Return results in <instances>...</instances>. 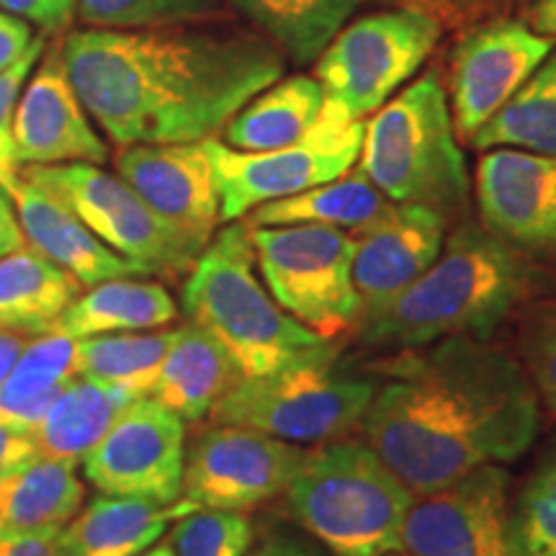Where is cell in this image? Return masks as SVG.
I'll return each instance as SVG.
<instances>
[{
  "label": "cell",
  "mask_w": 556,
  "mask_h": 556,
  "mask_svg": "<svg viewBox=\"0 0 556 556\" xmlns=\"http://www.w3.org/2000/svg\"><path fill=\"white\" fill-rule=\"evenodd\" d=\"M441 39V21L420 5L368 13L340 29L315 60L325 93L323 116L364 122L426 65Z\"/></svg>",
  "instance_id": "8"
},
{
  "label": "cell",
  "mask_w": 556,
  "mask_h": 556,
  "mask_svg": "<svg viewBox=\"0 0 556 556\" xmlns=\"http://www.w3.org/2000/svg\"><path fill=\"white\" fill-rule=\"evenodd\" d=\"M75 340L65 336H37L26 340L0 384V422L18 430H34L60 389L75 379Z\"/></svg>",
  "instance_id": "30"
},
{
  "label": "cell",
  "mask_w": 556,
  "mask_h": 556,
  "mask_svg": "<svg viewBox=\"0 0 556 556\" xmlns=\"http://www.w3.org/2000/svg\"><path fill=\"white\" fill-rule=\"evenodd\" d=\"M13 206L24 229L26 245L78 278L83 289L96 287L109 278L144 274L137 263L103 245L60 199L26 178H21Z\"/></svg>",
  "instance_id": "20"
},
{
  "label": "cell",
  "mask_w": 556,
  "mask_h": 556,
  "mask_svg": "<svg viewBox=\"0 0 556 556\" xmlns=\"http://www.w3.org/2000/svg\"><path fill=\"white\" fill-rule=\"evenodd\" d=\"M245 556H332L302 528H274Z\"/></svg>",
  "instance_id": "39"
},
{
  "label": "cell",
  "mask_w": 556,
  "mask_h": 556,
  "mask_svg": "<svg viewBox=\"0 0 556 556\" xmlns=\"http://www.w3.org/2000/svg\"><path fill=\"white\" fill-rule=\"evenodd\" d=\"M389 204L392 201L366 178L364 170L351 168L345 176L315 189L255 206L245 222L250 227L323 225L353 235L377 219Z\"/></svg>",
  "instance_id": "28"
},
{
  "label": "cell",
  "mask_w": 556,
  "mask_h": 556,
  "mask_svg": "<svg viewBox=\"0 0 556 556\" xmlns=\"http://www.w3.org/2000/svg\"><path fill=\"white\" fill-rule=\"evenodd\" d=\"M139 400L122 387L99 384L90 379H70L31 430L41 456L78 464L106 435L116 417Z\"/></svg>",
  "instance_id": "27"
},
{
  "label": "cell",
  "mask_w": 556,
  "mask_h": 556,
  "mask_svg": "<svg viewBox=\"0 0 556 556\" xmlns=\"http://www.w3.org/2000/svg\"><path fill=\"white\" fill-rule=\"evenodd\" d=\"M518 358L541 402L556 415V299L526 309L518 330Z\"/></svg>",
  "instance_id": "36"
},
{
  "label": "cell",
  "mask_w": 556,
  "mask_h": 556,
  "mask_svg": "<svg viewBox=\"0 0 556 556\" xmlns=\"http://www.w3.org/2000/svg\"><path fill=\"white\" fill-rule=\"evenodd\" d=\"M358 168L392 204L430 206L448 222L464 217L469 170L438 67L374 111Z\"/></svg>",
  "instance_id": "6"
},
{
  "label": "cell",
  "mask_w": 556,
  "mask_h": 556,
  "mask_svg": "<svg viewBox=\"0 0 556 556\" xmlns=\"http://www.w3.org/2000/svg\"><path fill=\"white\" fill-rule=\"evenodd\" d=\"M379 377L340 358L338 345L266 377H242L214 407L217 426H242L278 441L328 443L361 426Z\"/></svg>",
  "instance_id": "7"
},
{
  "label": "cell",
  "mask_w": 556,
  "mask_h": 556,
  "mask_svg": "<svg viewBox=\"0 0 556 556\" xmlns=\"http://www.w3.org/2000/svg\"><path fill=\"white\" fill-rule=\"evenodd\" d=\"M477 150H526L556 157V50L469 139Z\"/></svg>",
  "instance_id": "31"
},
{
  "label": "cell",
  "mask_w": 556,
  "mask_h": 556,
  "mask_svg": "<svg viewBox=\"0 0 556 556\" xmlns=\"http://www.w3.org/2000/svg\"><path fill=\"white\" fill-rule=\"evenodd\" d=\"M250 240L261 281L289 317L325 340L358 330L356 240L351 232L323 225H276L250 227Z\"/></svg>",
  "instance_id": "9"
},
{
  "label": "cell",
  "mask_w": 556,
  "mask_h": 556,
  "mask_svg": "<svg viewBox=\"0 0 556 556\" xmlns=\"http://www.w3.org/2000/svg\"><path fill=\"white\" fill-rule=\"evenodd\" d=\"M448 225L451 222L430 206L389 204L377 219L353 232V283L361 323L377 317L433 266L446 242Z\"/></svg>",
  "instance_id": "19"
},
{
  "label": "cell",
  "mask_w": 556,
  "mask_h": 556,
  "mask_svg": "<svg viewBox=\"0 0 556 556\" xmlns=\"http://www.w3.org/2000/svg\"><path fill=\"white\" fill-rule=\"evenodd\" d=\"M554 50L523 21L497 18L477 26L451 52L448 109L456 135L471 139Z\"/></svg>",
  "instance_id": "15"
},
{
  "label": "cell",
  "mask_w": 556,
  "mask_h": 556,
  "mask_svg": "<svg viewBox=\"0 0 556 556\" xmlns=\"http://www.w3.org/2000/svg\"><path fill=\"white\" fill-rule=\"evenodd\" d=\"M304 446L242 426H217L186 448L184 495L199 510L248 513L283 495Z\"/></svg>",
  "instance_id": "12"
},
{
  "label": "cell",
  "mask_w": 556,
  "mask_h": 556,
  "mask_svg": "<svg viewBox=\"0 0 556 556\" xmlns=\"http://www.w3.org/2000/svg\"><path fill=\"white\" fill-rule=\"evenodd\" d=\"M283 500L332 556H384L400 552L415 492L366 441L336 438L307 451Z\"/></svg>",
  "instance_id": "5"
},
{
  "label": "cell",
  "mask_w": 556,
  "mask_h": 556,
  "mask_svg": "<svg viewBox=\"0 0 556 556\" xmlns=\"http://www.w3.org/2000/svg\"><path fill=\"white\" fill-rule=\"evenodd\" d=\"M137 556H176V554H173L170 544H155V546H150L148 552L137 554Z\"/></svg>",
  "instance_id": "47"
},
{
  "label": "cell",
  "mask_w": 556,
  "mask_h": 556,
  "mask_svg": "<svg viewBox=\"0 0 556 556\" xmlns=\"http://www.w3.org/2000/svg\"><path fill=\"white\" fill-rule=\"evenodd\" d=\"M26 340H29V338L16 336V332L0 330V384H3V379L9 377L13 361H16L18 353L24 351Z\"/></svg>",
  "instance_id": "45"
},
{
  "label": "cell",
  "mask_w": 556,
  "mask_h": 556,
  "mask_svg": "<svg viewBox=\"0 0 556 556\" xmlns=\"http://www.w3.org/2000/svg\"><path fill=\"white\" fill-rule=\"evenodd\" d=\"M83 106L111 142H201L287 73L274 41L238 26L83 29L62 39Z\"/></svg>",
  "instance_id": "1"
},
{
  "label": "cell",
  "mask_w": 556,
  "mask_h": 556,
  "mask_svg": "<svg viewBox=\"0 0 556 556\" xmlns=\"http://www.w3.org/2000/svg\"><path fill=\"white\" fill-rule=\"evenodd\" d=\"M325 109V93L312 75H289L261 90L242 106L227 127L222 142L242 152L287 148L307 137Z\"/></svg>",
  "instance_id": "26"
},
{
  "label": "cell",
  "mask_w": 556,
  "mask_h": 556,
  "mask_svg": "<svg viewBox=\"0 0 556 556\" xmlns=\"http://www.w3.org/2000/svg\"><path fill=\"white\" fill-rule=\"evenodd\" d=\"M513 556H556V435L507 503Z\"/></svg>",
  "instance_id": "33"
},
{
  "label": "cell",
  "mask_w": 556,
  "mask_h": 556,
  "mask_svg": "<svg viewBox=\"0 0 556 556\" xmlns=\"http://www.w3.org/2000/svg\"><path fill=\"white\" fill-rule=\"evenodd\" d=\"M80 464L103 495L176 503L184 495L186 422L157 400L139 397Z\"/></svg>",
  "instance_id": "13"
},
{
  "label": "cell",
  "mask_w": 556,
  "mask_h": 556,
  "mask_svg": "<svg viewBox=\"0 0 556 556\" xmlns=\"http://www.w3.org/2000/svg\"><path fill=\"white\" fill-rule=\"evenodd\" d=\"M80 291L78 278L29 245L0 255V330L47 336Z\"/></svg>",
  "instance_id": "25"
},
{
  "label": "cell",
  "mask_w": 556,
  "mask_h": 556,
  "mask_svg": "<svg viewBox=\"0 0 556 556\" xmlns=\"http://www.w3.org/2000/svg\"><path fill=\"white\" fill-rule=\"evenodd\" d=\"M34 37H37V31L31 29L29 21L0 11V73L24 58Z\"/></svg>",
  "instance_id": "41"
},
{
  "label": "cell",
  "mask_w": 556,
  "mask_h": 556,
  "mask_svg": "<svg viewBox=\"0 0 556 556\" xmlns=\"http://www.w3.org/2000/svg\"><path fill=\"white\" fill-rule=\"evenodd\" d=\"M39 456L41 454L37 443H34L31 430H18L0 422V482Z\"/></svg>",
  "instance_id": "40"
},
{
  "label": "cell",
  "mask_w": 556,
  "mask_h": 556,
  "mask_svg": "<svg viewBox=\"0 0 556 556\" xmlns=\"http://www.w3.org/2000/svg\"><path fill=\"white\" fill-rule=\"evenodd\" d=\"M193 510L199 507L186 497L155 503L99 492L62 528L60 541L67 556H137L155 546L176 520Z\"/></svg>",
  "instance_id": "21"
},
{
  "label": "cell",
  "mask_w": 556,
  "mask_h": 556,
  "mask_svg": "<svg viewBox=\"0 0 556 556\" xmlns=\"http://www.w3.org/2000/svg\"><path fill=\"white\" fill-rule=\"evenodd\" d=\"M78 0H0V11L37 24L39 31L58 37L70 26Z\"/></svg>",
  "instance_id": "38"
},
{
  "label": "cell",
  "mask_w": 556,
  "mask_h": 556,
  "mask_svg": "<svg viewBox=\"0 0 556 556\" xmlns=\"http://www.w3.org/2000/svg\"><path fill=\"white\" fill-rule=\"evenodd\" d=\"M86 484L78 464L39 456L0 482V533L54 536L78 516Z\"/></svg>",
  "instance_id": "23"
},
{
  "label": "cell",
  "mask_w": 556,
  "mask_h": 556,
  "mask_svg": "<svg viewBox=\"0 0 556 556\" xmlns=\"http://www.w3.org/2000/svg\"><path fill=\"white\" fill-rule=\"evenodd\" d=\"M482 225L528 258H556V157L497 148L477 165Z\"/></svg>",
  "instance_id": "16"
},
{
  "label": "cell",
  "mask_w": 556,
  "mask_h": 556,
  "mask_svg": "<svg viewBox=\"0 0 556 556\" xmlns=\"http://www.w3.org/2000/svg\"><path fill=\"white\" fill-rule=\"evenodd\" d=\"M377 371L361 428L417 495L486 464H510L541 433V397L520 358L482 338L402 351Z\"/></svg>",
  "instance_id": "2"
},
{
  "label": "cell",
  "mask_w": 556,
  "mask_h": 556,
  "mask_svg": "<svg viewBox=\"0 0 556 556\" xmlns=\"http://www.w3.org/2000/svg\"><path fill=\"white\" fill-rule=\"evenodd\" d=\"M526 16L533 31L556 41V0H533Z\"/></svg>",
  "instance_id": "44"
},
{
  "label": "cell",
  "mask_w": 556,
  "mask_h": 556,
  "mask_svg": "<svg viewBox=\"0 0 556 556\" xmlns=\"http://www.w3.org/2000/svg\"><path fill=\"white\" fill-rule=\"evenodd\" d=\"M366 122L319 116L315 129L294 144L266 152H242L217 137L206 139L219 191L222 225L248 217L255 206L294 197L345 176L358 163Z\"/></svg>",
  "instance_id": "11"
},
{
  "label": "cell",
  "mask_w": 556,
  "mask_h": 556,
  "mask_svg": "<svg viewBox=\"0 0 556 556\" xmlns=\"http://www.w3.org/2000/svg\"><path fill=\"white\" fill-rule=\"evenodd\" d=\"M24 245L26 238L24 229H21L16 206H13V199L9 193L0 189V255H9Z\"/></svg>",
  "instance_id": "43"
},
{
  "label": "cell",
  "mask_w": 556,
  "mask_h": 556,
  "mask_svg": "<svg viewBox=\"0 0 556 556\" xmlns=\"http://www.w3.org/2000/svg\"><path fill=\"white\" fill-rule=\"evenodd\" d=\"M510 475L486 464L448 486L417 495L402 526L407 556H513L507 539Z\"/></svg>",
  "instance_id": "14"
},
{
  "label": "cell",
  "mask_w": 556,
  "mask_h": 556,
  "mask_svg": "<svg viewBox=\"0 0 556 556\" xmlns=\"http://www.w3.org/2000/svg\"><path fill=\"white\" fill-rule=\"evenodd\" d=\"M47 41H50V34L39 31L29 50L24 52V58L0 73V189L9 193L11 199L16 197L21 186V163L16 157V139H13V119H16L21 90L29 80L34 65L45 54Z\"/></svg>",
  "instance_id": "37"
},
{
  "label": "cell",
  "mask_w": 556,
  "mask_h": 556,
  "mask_svg": "<svg viewBox=\"0 0 556 556\" xmlns=\"http://www.w3.org/2000/svg\"><path fill=\"white\" fill-rule=\"evenodd\" d=\"M176 556H245L253 546V520L238 510H193L173 523Z\"/></svg>",
  "instance_id": "35"
},
{
  "label": "cell",
  "mask_w": 556,
  "mask_h": 556,
  "mask_svg": "<svg viewBox=\"0 0 556 556\" xmlns=\"http://www.w3.org/2000/svg\"><path fill=\"white\" fill-rule=\"evenodd\" d=\"M178 328L114 332L75 340V377L122 387L137 397H148L160 364L168 356Z\"/></svg>",
  "instance_id": "32"
},
{
  "label": "cell",
  "mask_w": 556,
  "mask_h": 556,
  "mask_svg": "<svg viewBox=\"0 0 556 556\" xmlns=\"http://www.w3.org/2000/svg\"><path fill=\"white\" fill-rule=\"evenodd\" d=\"M184 309L227 348L242 377H266L328 351L319 338L276 304L261 281L245 222H227L193 261L184 283Z\"/></svg>",
  "instance_id": "4"
},
{
  "label": "cell",
  "mask_w": 556,
  "mask_h": 556,
  "mask_svg": "<svg viewBox=\"0 0 556 556\" xmlns=\"http://www.w3.org/2000/svg\"><path fill=\"white\" fill-rule=\"evenodd\" d=\"M240 379V366L227 348L189 319L176 330L148 397L157 400L184 422H199L214 413Z\"/></svg>",
  "instance_id": "22"
},
{
  "label": "cell",
  "mask_w": 556,
  "mask_h": 556,
  "mask_svg": "<svg viewBox=\"0 0 556 556\" xmlns=\"http://www.w3.org/2000/svg\"><path fill=\"white\" fill-rule=\"evenodd\" d=\"M176 317L178 304L163 283L124 276L80 291V296L62 312L52 332L70 340H83L114 336V332L168 328Z\"/></svg>",
  "instance_id": "24"
},
{
  "label": "cell",
  "mask_w": 556,
  "mask_h": 556,
  "mask_svg": "<svg viewBox=\"0 0 556 556\" xmlns=\"http://www.w3.org/2000/svg\"><path fill=\"white\" fill-rule=\"evenodd\" d=\"M122 176L160 219L206 248L222 225L219 191L206 139L176 144H127L114 157Z\"/></svg>",
  "instance_id": "18"
},
{
  "label": "cell",
  "mask_w": 556,
  "mask_h": 556,
  "mask_svg": "<svg viewBox=\"0 0 556 556\" xmlns=\"http://www.w3.org/2000/svg\"><path fill=\"white\" fill-rule=\"evenodd\" d=\"M225 0H78L75 13L88 29H152L204 24L217 18Z\"/></svg>",
  "instance_id": "34"
},
{
  "label": "cell",
  "mask_w": 556,
  "mask_h": 556,
  "mask_svg": "<svg viewBox=\"0 0 556 556\" xmlns=\"http://www.w3.org/2000/svg\"><path fill=\"white\" fill-rule=\"evenodd\" d=\"M384 556H407L405 552H392V554H384Z\"/></svg>",
  "instance_id": "48"
},
{
  "label": "cell",
  "mask_w": 556,
  "mask_h": 556,
  "mask_svg": "<svg viewBox=\"0 0 556 556\" xmlns=\"http://www.w3.org/2000/svg\"><path fill=\"white\" fill-rule=\"evenodd\" d=\"M536 281V268L484 225L464 219L451 229L426 274L377 317L358 325V340L371 348L433 345L446 338L490 340L516 312Z\"/></svg>",
  "instance_id": "3"
},
{
  "label": "cell",
  "mask_w": 556,
  "mask_h": 556,
  "mask_svg": "<svg viewBox=\"0 0 556 556\" xmlns=\"http://www.w3.org/2000/svg\"><path fill=\"white\" fill-rule=\"evenodd\" d=\"M21 178L50 191L114 253L144 274L184 276L204 248L157 217L122 176L101 165H26Z\"/></svg>",
  "instance_id": "10"
},
{
  "label": "cell",
  "mask_w": 556,
  "mask_h": 556,
  "mask_svg": "<svg viewBox=\"0 0 556 556\" xmlns=\"http://www.w3.org/2000/svg\"><path fill=\"white\" fill-rule=\"evenodd\" d=\"M397 3H405V5H420V9L438 11V9H454V5L462 3V0H397Z\"/></svg>",
  "instance_id": "46"
},
{
  "label": "cell",
  "mask_w": 556,
  "mask_h": 556,
  "mask_svg": "<svg viewBox=\"0 0 556 556\" xmlns=\"http://www.w3.org/2000/svg\"><path fill=\"white\" fill-rule=\"evenodd\" d=\"M13 139L21 168L62 163L103 165L109 160L106 139L99 135L67 75L62 39L47 47L21 90Z\"/></svg>",
  "instance_id": "17"
},
{
  "label": "cell",
  "mask_w": 556,
  "mask_h": 556,
  "mask_svg": "<svg viewBox=\"0 0 556 556\" xmlns=\"http://www.w3.org/2000/svg\"><path fill=\"white\" fill-rule=\"evenodd\" d=\"M0 556H67L60 533H31V536H5L0 533Z\"/></svg>",
  "instance_id": "42"
},
{
  "label": "cell",
  "mask_w": 556,
  "mask_h": 556,
  "mask_svg": "<svg viewBox=\"0 0 556 556\" xmlns=\"http://www.w3.org/2000/svg\"><path fill=\"white\" fill-rule=\"evenodd\" d=\"M283 58L309 65L351 21L361 0H227Z\"/></svg>",
  "instance_id": "29"
}]
</instances>
